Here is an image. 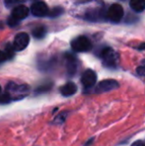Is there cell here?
Segmentation results:
<instances>
[{"label": "cell", "mask_w": 145, "mask_h": 146, "mask_svg": "<svg viewBox=\"0 0 145 146\" xmlns=\"http://www.w3.org/2000/svg\"><path fill=\"white\" fill-rule=\"evenodd\" d=\"M6 92L11 96L12 100H19L27 96L29 92V87L26 85H17L9 83L6 87Z\"/></svg>", "instance_id": "cell-1"}, {"label": "cell", "mask_w": 145, "mask_h": 146, "mask_svg": "<svg viewBox=\"0 0 145 146\" xmlns=\"http://www.w3.org/2000/svg\"><path fill=\"white\" fill-rule=\"evenodd\" d=\"M101 58L103 59V66L107 68H116L117 66V55L111 48H105L101 53Z\"/></svg>", "instance_id": "cell-2"}, {"label": "cell", "mask_w": 145, "mask_h": 146, "mask_svg": "<svg viewBox=\"0 0 145 146\" xmlns=\"http://www.w3.org/2000/svg\"><path fill=\"white\" fill-rule=\"evenodd\" d=\"M73 50L75 52H87L91 49V42L85 36H79L75 38L71 43Z\"/></svg>", "instance_id": "cell-3"}, {"label": "cell", "mask_w": 145, "mask_h": 146, "mask_svg": "<svg viewBox=\"0 0 145 146\" xmlns=\"http://www.w3.org/2000/svg\"><path fill=\"white\" fill-rule=\"evenodd\" d=\"M123 8H122L121 5L119 4H112L111 6L107 10V19L110 20L111 22H114V23H118L120 20L123 17Z\"/></svg>", "instance_id": "cell-4"}, {"label": "cell", "mask_w": 145, "mask_h": 146, "mask_svg": "<svg viewBox=\"0 0 145 146\" xmlns=\"http://www.w3.org/2000/svg\"><path fill=\"white\" fill-rule=\"evenodd\" d=\"M119 88V84L115 80H105L97 86L95 92H107Z\"/></svg>", "instance_id": "cell-5"}, {"label": "cell", "mask_w": 145, "mask_h": 146, "mask_svg": "<svg viewBox=\"0 0 145 146\" xmlns=\"http://www.w3.org/2000/svg\"><path fill=\"white\" fill-rule=\"evenodd\" d=\"M31 13L36 17H44L49 13V8L47 4L43 1H37L32 4L31 6Z\"/></svg>", "instance_id": "cell-6"}, {"label": "cell", "mask_w": 145, "mask_h": 146, "mask_svg": "<svg viewBox=\"0 0 145 146\" xmlns=\"http://www.w3.org/2000/svg\"><path fill=\"white\" fill-rule=\"evenodd\" d=\"M29 35L26 33H19L17 36L14 39L13 47L15 49V51H22L28 46L29 44Z\"/></svg>", "instance_id": "cell-7"}, {"label": "cell", "mask_w": 145, "mask_h": 146, "mask_svg": "<svg viewBox=\"0 0 145 146\" xmlns=\"http://www.w3.org/2000/svg\"><path fill=\"white\" fill-rule=\"evenodd\" d=\"M97 83V75L93 70H87L81 76V84L85 88H89Z\"/></svg>", "instance_id": "cell-8"}, {"label": "cell", "mask_w": 145, "mask_h": 146, "mask_svg": "<svg viewBox=\"0 0 145 146\" xmlns=\"http://www.w3.org/2000/svg\"><path fill=\"white\" fill-rule=\"evenodd\" d=\"M28 14H29V9L25 5H19L12 10L11 17L15 19L16 21H20V20L25 19L28 16Z\"/></svg>", "instance_id": "cell-9"}, {"label": "cell", "mask_w": 145, "mask_h": 146, "mask_svg": "<svg viewBox=\"0 0 145 146\" xmlns=\"http://www.w3.org/2000/svg\"><path fill=\"white\" fill-rule=\"evenodd\" d=\"M105 11H103V8H95V9H93L91 11H87L85 13V17L87 20H89V21H101L105 18Z\"/></svg>", "instance_id": "cell-10"}, {"label": "cell", "mask_w": 145, "mask_h": 146, "mask_svg": "<svg viewBox=\"0 0 145 146\" xmlns=\"http://www.w3.org/2000/svg\"><path fill=\"white\" fill-rule=\"evenodd\" d=\"M66 67L69 75L70 76L75 75L77 68V60L75 58V56L71 54L66 55Z\"/></svg>", "instance_id": "cell-11"}, {"label": "cell", "mask_w": 145, "mask_h": 146, "mask_svg": "<svg viewBox=\"0 0 145 146\" xmlns=\"http://www.w3.org/2000/svg\"><path fill=\"white\" fill-rule=\"evenodd\" d=\"M77 86H75L73 83H71L70 82V83H67L66 85L63 86V87L60 88V92L63 96H71L77 92Z\"/></svg>", "instance_id": "cell-12"}, {"label": "cell", "mask_w": 145, "mask_h": 146, "mask_svg": "<svg viewBox=\"0 0 145 146\" xmlns=\"http://www.w3.org/2000/svg\"><path fill=\"white\" fill-rule=\"evenodd\" d=\"M130 7L136 12H142L145 9V0H130Z\"/></svg>", "instance_id": "cell-13"}, {"label": "cell", "mask_w": 145, "mask_h": 146, "mask_svg": "<svg viewBox=\"0 0 145 146\" xmlns=\"http://www.w3.org/2000/svg\"><path fill=\"white\" fill-rule=\"evenodd\" d=\"M33 36L37 39L44 38L45 35L47 34V28L45 26H38V27L33 29Z\"/></svg>", "instance_id": "cell-14"}, {"label": "cell", "mask_w": 145, "mask_h": 146, "mask_svg": "<svg viewBox=\"0 0 145 146\" xmlns=\"http://www.w3.org/2000/svg\"><path fill=\"white\" fill-rule=\"evenodd\" d=\"M63 13H64V10H63L62 7H55V8H53L51 11H49L48 16L54 18V17H58V16L62 15Z\"/></svg>", "instance_id": "cell-15"}, {"label": "cell", "mask_w": 145, "mask_h": 146, "mask_svg": "<svg viewBox=\"0 0 145 146\" xmlns=\"http://www.w3.org/2000/svg\"><path fill=\"white\" fill-rule=\"evenodd\" d=\"M14 51H15V49H14V47L12 46V45H7L6 46V50H5V54L7 55V58L8 59H11L12 57L14 56Z\"/></svg>", "instance_id": "cell-16"}, {"label": "cell", "mask_w": 145, "mask_h": 146, "mask_svg": "<svg viewBox=\"0 0 145 146\" xmlns=\"http://www.w3.org/2000/svg\"><path fill=\"white\" fill-rule=\"evenodd\" d=\"M11 100H12L11 96H10L7 92H5V94H0V104H7V102H9Z\"/></svg>", "instance_id": "cell-17"}, {"label": "cell", "mask_w": 145, "mask_h": 146, "mask_svg": "<svg viewBox=\"0 0 145 146\" xmlns=\"http://www.w3.org/2000/svg\"><path fill=\"white\" fill-rule=\"evenodd\" d=\"M6 60H8L7 55H6L5 52H3V51H0V64H2L3 62H5Z\"/></svg>", "instance_id": "cell-18"}, {"label": "cell", "mask_w": 145, "mask_h": 146, "mask_svg": "<svg viewBox=\"0 0 145 146\" xmlns=\"http://www.w3.org/2000/svg\"><path fill=\"white\" fill-rule=\"evenodd\" d=\"M18 2H20V0H5V4L7 6H12Z\"/></svg>", "instance_id": "cell-19"}, {"label": "cell", "mask_w": 145, "mask_h": 146, "mask_svg": "<svg viewBox=\"0 0 145 146\" xmlns=\"http://www.w3.org/2000/svg\"><path fill=\"white\" fill-rule=\"evenodd\" d=\"M137 74L140 76H145V66L137 68Z\"/></svg>", "instance_id": "cell-20"}, {"label": "cell", "mask_w": 145, "mask_h": 146, "mask_svg": "<svg viewBox=\"0 0 145 146\" xmlns=\"http://www.w3.org/2000/svg\"><path fill=\"white\" fill-rule=\"evenodd\" d=\"M131 146H145V144L142 142V141L139 140V141H136V142H134Z\"/></svg>", "instance_id": "cell-21"}, {"label": "cell", "mask_w": 145, "mask_h": 146, "mask_svg": "<svg viewBox=\"0 0 145 146\" xmlns=\"http://www.w3.org/2000/svg\"><path fill=\"white\" fill-rule=\"evenodd\" d=\"M138 49H139V50H145V43H142V44L138 47Z\"/></svg>", "instance_id": "cell-22"}, {"label": "cell", "mask_w": 145, "mask_h": 146, "mask_svg": "<svg viewBox=\"0 0 145 146\" xmlns=\"http://www.w3.org/2000/svg\"><path fill=\"white\" fill-rule=\"evenodd\" d=\"M0 92H1V87H0Z\"/></svg>", "instance_id": "cell-23"}]
</instances>
